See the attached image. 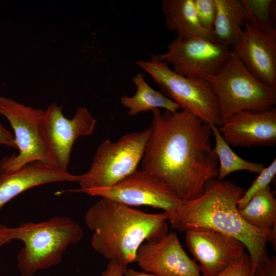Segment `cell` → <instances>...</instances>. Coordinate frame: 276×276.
I'll list each match as a JSON object with an SVG mask.
<instances>
[{"mask_svg":"<svg viewBox=\"0 0 276 276\" xmlns=\"http://www.w3.org/2000/svg\"><path fill=\"white\" fill-rule=\"evenodd\" d=\"M152 111L141 169L164 180L183 200L199 197L206 182L218 175L211 125L186 109Z\"/></svg>","mask_w":276,"mask_h":276,"instance_id":"obj_1","label":"cell"},{"mask_svg":"<svg viewBox=\"0 0 276 276\" xmlns=\"http://www.w3.org/2000/svg\"><path fill=\"white\" fill-rule=\"evenodd\" d=\"M245 190L228 180L212 179L203 193L191 200H183L175 229L180 232L196 228L216 231L242 242L251 260V272L270 256L267 243L276 245V226L261 229L247 223L241 216L237 202Z\"/></svg>","mask_w":276,"mask_h":276,"instance_id":"obj_2","label":"cell"},{"mask_svg":"<svg viewBox=\"0 0 276 276\" xmlns=\"http://www.w3.org/2000/svg\"><path fill=\"white\" fill-rule=\"evenodd\" d=\"M84 220L93 233L91 245L94 250L109 261L127 266L135 262L144 241H159L168 233L164 212L145 213L106 197L88 209Z\"/></svg>","mask_w":276,"mask_h":276,"instance_id":"obj_3","label":"cell"},{"mask_svg":"<svg viewBox=\"0 0 276 276\" xmlns=\"http://www.w3.org/2000/svg\"><path fill=\"white\" fill-rule=\"evenodd\" d=\"M15 240L24 246L17 254L21 276H34L59 264L63 252L83 236L80 225L67 216H54L39 222H26L17 227Z\"/></svg>","mask_w":276,"mask_h":276,"instance_id":"obj_4","label":"cell"},{"mask_svg":"<svg viewBox=\"0 0 276 276\" xmlns=\"http://www.w3.org/2000/svg\"><path fill=\"white\" fill-rule=\"evenodd\" d=\"M203 78L218 99L222 123L237 112L264 111L276 104V87L259 81L233 53L217 74Z\"/></svg>","mask_w":276,"mask_h":276,"instance_id":"obj_5","label":"cell"},{"mask_svg":"<svg viewBox=\"0 0 276 276\" xmlns=\"http://www.w3.org/2000/svg\"><path fill=\"white\" fill-rule=\"evenodd\" d=\"M136 64L149 74L160 91L210 125L219 127L222 122L218 99L203 78H189L174 72L167 63L151 55L149 60H137Z\"/></svg>","mask_w":276,"mask_h":276,"instance_id":"obj_6","label":"cell"},{"mask_svg":"<svg viewBox=\"0 0 276 276\" xmlns=\"http://www.w3.org/2000/svg\"><path fill=\"white\" fill-rule=\"evenodd\" d=\"M151 127L125 134L115 142L108 139L98 147L91 165L86 173L79 175L80 188L71 192L112 186L137 170L141 162Z\"/></svg>","mask_w":276,"mask_h":276,"instance_id":"obj_7","label":"cell"},{"mask_svg":"<svg viewBox=\"0 0 276 276\" xmlns=\"http://www.w3.org/2000/svg\"><path fill=\"white\" fill-rule=\"evenodd\" d=\"M45 112L42 109L26 106L0 96V114L7 119L12 128L18 150L17 154L1 159L0 174L16 170L35 162L54 166L43 131Z\"/></svg>","mask_w":276,"mask_h":276,"instance_id":"obj_8","label":"cell"},{"mask_svg":"<svg viewBox=\"0 0 276 276\" xmlns=\"http://www.w3.org/2000/svg\"><path fill=\"white\" fill-rule=\"evenodd\" d=\"M82 193L110 198L130 206L147 205L161 209L174 228L183 201L166 181L142 169H137L110 187Z\"/></svg>","mask_w":276,"mask_h":276,"instance_id":"obj_9","label":"cell"},{"mask_svg":"<svg viewBox=\"0 0 276 276\" xmlns=\"http://www.w3.org/2000/svg\"><path fill=\"white\" fill-rule=\"evenodd\" d=\"M232 53L230 47L204 38L177 36L166 52L155 56L180 75L205 78L217 74Z\"/></svg>","mask_w":276,"mask_h":276,"instance_id":"obj_10","label":"cell"},{"mask_svg":"<svg viewBox=\"0 0 276 276\" xmlns=\"http://www.w3.org/2000/svg\"><path fill=\"white\" fill-rule=\"evenodd\" d=\"M45 110L43 131L54 166L67 171L74 143L81 137L91 135L97 121L84 107L78 108L72 119L66 118L62 106L56 103Z\"/></svg>","mask_w":276,"mask_h":276,"instance_id":"obj_11","label":"cell"},{"mask_svg":"<svg viewBox=\"0 0 276 276\" xmlns=\"http://www.w3.org/2000/svg\"><path fill=\"white\" fill-rule=\"evenodd\" d=\"M185 233L187 246L201 276L218 275L245 252L240 241L216 231L196 228Z\"/></svg>","mask_w":276,"mask_h":276,"instance_id":"obj_12","label":"cell"},{"mask_svg":"<svg viewBox=\"0 0 276 276\" xmlns=\"http://www.w3.org/2000/svg\"><path fill=\"white\" fill-rule=\"evenodd\" d=\"M135 262L143 271L156 276H201L198 263L188 256L174 232L143 244Z\"/></svg>","mask_w":276,"mask_h":276,"instance_id":"obj_13","label":"cell"},{"mask_svg":"<svg viewBox=\"0 0 276 276\" xmlns=\"http://www.w3.org/2000/svg\"><path fill=\"white\" fill-rule=\"evenodd\" d=\"M232 51L259 81L276 87L275 29L262 31L246 22Z\"/></svg>","mask_w":276,"mask_h":276,"instance_id":"obj_14","label":"cell"},{"mask_svg":"<svg viewBox=\"0 0 276 276\" xmlns=\"http://www.w3.org/2000/svg\"><path fill=\"white\" fill-rule=\"evenodd\" d=\"M218 129L233 147H271L276 144V108L261 112L242 111L223 122Z\"/></svg>","mask_w":276,"mask_h":276,"instance_id":"obj_15","label":"cell"},{"mask_svg":"<svg viewBox=\"0 0 276 276\" xmlns=\"http://www.w3.org/2000/svg\"><path fill=\"white\" fill-rule=\"evenodd\" d=\"M79 175L40 162L0 174V209L24 191L38 186L60 181L78 182Z\"/></svg>","mask_w":276,"mask_h":276,"instance_id":"obj_16","label":"cell"},{"mask_svg":"<svg viewBox=\"0 0 276 276\" xmlns=\"http://www.w3.org/2000/svg\"><path fill=\"white\" fill-rule=\"evenodd\" d=\"M161 7L167 29L176 32L177 36L200 37L217 42L214 33L200 24L193 0H163Z\"/></svg>","mask_w":276,"mask_h":276,"instance_id":"obj_17","label":"cell"},{"mask_svg":"<svg viewBox=\"0 0 276 276\" xmlns=\"http://www.w3.org/2000/svg\"><path fill=\"white\" fill-rule=\"evenodd\" d=\"M216 16L213 33L218 43L231 49L240 41L247 15L242 0H215Z\"/></svg>","mask_w":276,"mask_h":276,"instance_id":"obj_18","label":"cell"},{"mask_svg":"<svg viewBox=\"0 0 276 276\" xmlns=\"http://www.w3.org/2000/svg\"><path fill=\"white\" fill-rule=\"evenodd\" d=\"M132 81L136 88L135 94L131 97L124 96L120 98L121 104L128 109V115L133 116L155 109L164 108L171 112L181 109L177 104L160 91L151 87L142 73H137L133 76Z\"/></svg>","mask_w":276,"mask_h":276,"instance_id":"obj_19","label":"cell"},{"mask_svg":"<svg viewBox=\"0 0 276 276\" xmlns=\"http://www.w3.org/2000/svg\"><path fill=\"white\" fill-rule=\"evenodd\" d=\"M238 211L243 219L256 228L270 229L276 226V199L270 185L255 194Z\"/></svg>","mask_w":276,"mask_h":276,"instance_id":"obj_20","label":"cell"},{"mask_svg":"<svg viewBox=\"0 0 276 276\" xmlns=\"http://www.w3.org/2000/svg\"><path fill=\"white\" fill-rule=\"evenodd\" d=\"M211 128L215 140L213 149L219 164L218 180H222L227 175L236 171H247L259 174L265 168V166L262 163L249 162L239 156L224 140L218 127L211 125Z\"/></svg>","mask_w":276,"mask_h":276,"instance_id":"obj_21","label":"cell"},{"mask_svg":"<svg viewBox=\"0 0 276 276\" xmlns=\"http://www.w3.org/2000/svg\"><path fill=\"white\" fill-rule=\"evenodd\" d=\"M247 15V22L262 31L275 29L276 1L242 0Z\"/></svg>","mask_w":276,"mask_h":276,"instance_id":"obj_22","label":"cell"},{"mask_svg":"<svg viewBox=\"0 0 276 276\" xmlns=\"http://www.w3.org/2000/svg\"><path fill=\"white\" fill-rule=\"evenodd\" d=\"M237 202L238 210L243 208L258 192L270 185L276 175V159L265 167Z\"/></svg>","mask_w":276,"mask_h":276,"instance_id":"obj_23","label":"cell"},{"mask_svg":"<svg viewBox=\"0 0 276 276\" xmlns=\"http://www.w3.org/2000/svg\"><path fill=\"white\" fill-rule=\"evenodd\" d=\"M193 3L201 26L206 30L213 32L217 11L215 0H193Z\"/></svg>","mask_w":276,"mask_h":276,"instance_id":"obj_24","label":"cell"},{"mask_svg":"<svg viewBox=\"0 0 276 276\" xmlns=\"http://www.w3.org/2000/svg\"><path fill=\"white\" fill-rule=\"evenodd\" d=\"M251 271L250 256L248 253L244 252L238 260L217 276H250Z\"/></svg>","mask_w":276,"mask_h":276,"instance_id":"obj_25","label":"cell"},{"mask_svg":"<svg viewBox=\"0 0 276 276\" xmlns=\"http://www.w3.org/2000/svg\"><path fill=\"white\" fill-rule=\"evenodd\" d=\"M250 276H276V258L269 256L251 272Z\"/></svg>","mask_w":276,"mask_h":276,"instance_id":"obj_26","label":"cell"},{"mask_svg":"<svg viewBox=\"0 0 276 276\" xmlns=\"http://www.w3.org/2000/svg\"><path fill=\"white\" fill-rule=\"evenodd\" d=\"M127 266L114 261H109L106 268L101 273V276H124Z\"/></svg>","mask_w":276,"mask_h":276,"instance_id":"obj_27","label":"cell"},{"mask_svg":"<svg viewBox=\"0 0 276 276\" xmlns=\"http://www.w3.org/2000/svg\"><path fill=\"white\" fill-rule=\"evenodd\" d=\"M17 227L10 228L0 225V247L13 240H15Z\"/></svg>","mask_w":276,"mask_h":276,"instance_id":"obj_28","label":"cell"},{"mask_svg":"<svg viewBox=\"0 0 276 276\" xmlns=\"http://www.w3.org/2000/svg\"><path fill=\"white\" fill-rule=\"evenodd\" d=\"M0 145L17 149L14 135L3 126L1 121Z\"/></svg>","mask_w":276,"mask_h":276,"instance_id":"obj_29","label":"cell"},{"mask_svg":"<svg viewBox=\"0 0 276 276\" xmlns=\"http://www.w3.org/2000/svg\"><path fill=\"white\" fill-rule=\"evenodd\" d=\"M124 276H156L143 271H138L132 268H127Z\"/></svg>","mask_w":276,"mask_h":276,"instance_id":"obj_30","label":"cell"}]
</instances>
